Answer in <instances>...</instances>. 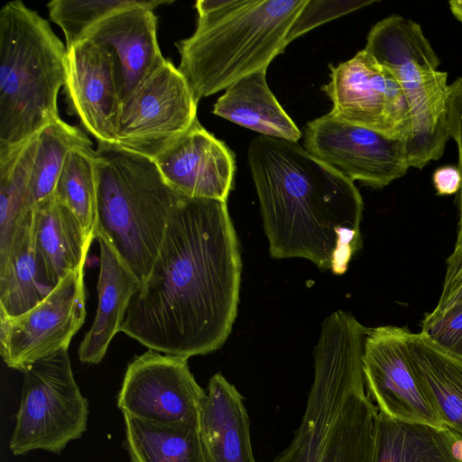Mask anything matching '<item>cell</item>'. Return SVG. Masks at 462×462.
<instances>
[{
  "label": "cell",
  "instance_id": "6da1fadb",
  "mask_svg": "<svg viewBox=\"0 0 462 462\" xmlns=\"http://www.w3.org/2000/svg\"><path fill=\"white\" fill-rule=\"evenodd\" d=\"M241 269L226 201L181 194L121 332L149 350L187 359L217 350L236 317Z\"/></svg>",
  "mask_w": 462,
  "mask_h": 462
},
{
  "label": "cell",
  "instance_id": "7a4b0ae2",
  "mask_svg": "<svg viewBox=\"0 0 462 462\" xmlns=\"http://www.w3.org/2000/svg\"><path fill=\"white\" fill-rule=\"evenodd\" d=\"M247 155L271 256L345 273L361 246L364 202L354 181L295 142L260 135Z\"/></svg>",
  "mask_w": 462,
  "mask_h": 462
},
{
  "label": "cell",
  "instance_id": "3957f363",
  "mask_svg": "<svg viewBox=\"0 0 462 462\" xmlns=\"http://www.w3.org/2000/svg\"><path fill=\"white\" fill-rule=\"evenodd\" d=\"M369 331L343 310L323 321L301 422L272 462H374L378 409L365 392L363 372Z\"/></svg>",
  "mask_w": 462,
  "mask_h": 462
},
{
  "label": "cell",
  "instance_id": "277c9868",
  "mask_svg": "<svg viewBox=\"0 0 462 462\" xmlns=\"http://www.w3.org/2000/svg\"><path fill=\"white\" fill-rule=\"evenodd\" d=\"M308 0H199L194 33L176 43L196 100L267 69Z\"/></svg>",
  "mask_w": 462,
  "mask_h": 462
},
{
  "label": "cell",
  "instance_id": "5b68a950",
  "mask_svg": "<svg viewBox=\"0 0 462 462\" xmlns=\"http://www.w3.org/2000/svg\"><path fill=\"white\" fill-rule=\"evenodd\" d=\"M95 159V238L103 236L141 283L151 273L181 194L165 180L149 157L99 143Z\"/></svg>",
  "mask_w": 462,
  "mask_h": 462
},
{
  "label": "cell",
  "instance_id": "8992f818",
  "mask_svg": "<svg viewBox=\"0 0 462 462\" xmlns=\"http://www.w3.org/2000/svg\"><path fill=\"white\" fill-rule=\"evenodd\" d=\"M67 49L47 20L21 1L0 10V154L59 118Z\"/></svg>",
  "mask_w": 462,
  "mask_h": 462
},
{
  "label": "cell",
  "instance_id": "52a82bcc",
  "mask_svg": "<svg viewBox=\"0 0 462 462\" xmlns=\"http://www.w3.org/2000/svg\"><path fill=\"white\" fill-rule=\"evenodd\" d=\"M399 82L411 115L412 136L404 143L410 167L423 168L439 159L449 135L448 73L438 70L439 60L414 21L391 15L370 30L364 49Z\"/></svg>",
  "mask_w": 462,
  "mask_h": 462
},
{
  "label": "cell",
  "instance_id": "ba28073f",
  "mask_svg": "<svg viewBox=\"0 0 462 462\" xmlns=\"http://www.w3.org/2000/svg\"><path fill=\"white\" fill-rule=\"evenodd\" d=\"M9 442L14 455L42 449L60 453L87 429L88 402L78 386L68 349L31 365Z\"/></svg>",
  "mask_w": 462,
  "mask_h": 462
},
{
  "label": "cell",
  "instance_id": "9c48e42d",
  "mask_svg": "<svg viewBox=\"0 0 462 462\" xmlns=\"http://www.w3.org/2000/svg\"><path fill=\"white\" fill-rule=\"evenodd\" d=\"M198 103L178 67L165 60L122 101L116 145L153 160L198 119Z\"/></svg>",
  "mask_w": 462,
  "mask_h": 462
},
{
  "label": "cell",
  "instance_id": "30bf717a",
  "mask_svg": "<svg viewBox=\"0 0 462 462\" xmlns=\"http://www.w3.org/2000/svg\"><path fill=\"white\" fill-rule=\"evenodd\" d=\"M331 68L323 90L334 116L407 143L412 121L405 95L394 76L365 50Z\"/></svg>",
  "mask_w": 462,
  "mask_h": 462
},
{
  "label": "cell",
  "instance_id": "8fae6325",
  "mask_svg": "<svg viewBox=\"0 0 462 462\" xmlns=\"http://www.w3.org/2000/svg\"><path fill=\"white\" fill-rule=\"evenodd\" d=\"M86 317L84 265L66 275L40 303L18 315L0 313V354L21 372L68 349Z\"/></svg>",
  "mask_w": 462,
  "mask_h": 462
},
{
  "label": "cell",
  "instance_id": "7c38bea8",
  "mask_svg": "<svg viewBox=\"0 0 462 462\" xmlns=\"http://www.w3.org/2000/svg\"><path fill=\"white\" fill-rule=\"evenodd\" d=\"M305 150L342 176L382 189L405 175L402 140L353 125L328 113L307 124Z\"/></svg>",
  "mask_w": 462,
  "mask_h": 462
},
{
  "label": "cell",
  "instance_id": "4fadbf2b",
  "mask_svg": "<svg viewBox=\"0 0 462 462\" xmlns=\"http://www.w3.org/2000/svg\"><path fill=\"white\" fill-rule=\"evenodd\" d=\"M206 395L188 359L148 350L127 365L117 405L129 414L162 424H199Z\"/></svg>",
  "mask_w": 462,
  "mask_h": 462
},
{
  "label": "cell",
  "instance_id": "5bb4252c",
  "mask_svg": "<svg viewBox=\"0 0 462 462\" xmlns=\"http://www.w3.org/2000/svg\"><path fill=\"white\" fill-rule=\"evenodd\" d=\"M404 327L370 328L363 353V372L370 399L378 411L406 423L445 429L406 354Z\"/></svg>",
  "mask_w": 462,
  "mask_h": 462
},
{
  "label": "cell",
  "instance_id": "9a60e30c",
  "mask_svg": "<svg viewBox=\"0 0 462 462\" xmlns=\"http://www.w3.org/2000/svg\"><path fill=\"white\" fill-rule=\"evenodd\" d=\"M66 65L63 88L69 113L79 118L97 143L116 144L121 97L113 54L82 39L67 50Z\"/></svg>",
  "mask_w": 462,
  "mask_h": 462
},
{
  "label": "cell",
  "instance_id": "2e32d148",
  "mask_svg": "<svg viewBox=\"0 0 462 462\" xmlns=\"http://www.w3.org/2000/svg\"><path fill=\"white\" fill-rule=\"evenodd\" d=\"M234 152L197 119L155 162L165 180L179 193L226 201L236 172Z\"/></svg>",
  "mask_w": 462,
  "mask_h": 462
},
{
  "label": "cell",
  "instance_id": "e0dca14e",
  "mask_svg": "<svg viewBox=\"0 0 462 462\" xmlns=\"http://www.w3.org/2000/svg\"><path fill=\"white\" fill-rule=\"evenodd\" d=\"M169 0H149L147 4L116 12L92 26L82 39L111 51L117 69L122 101L166 59L157 40V17L153 10Z\"/></svg>",
  "mask_w": 462,
  "mask_h": 462
},
{
  "label": "cell",
  "instance_id": "ac0fdd59",
  "mask_svg": "<svg viewBox=\"0 0 462 462\" xmlns=\"http://www.w3.org/2000/svg\"><path fill=\"white\" fill-rule=\"evenodd\" d=\"M199 430L206 462H256L244 398L220 373L208 382Z\"/></svg>",
  "mask_w": 462,
  "mask_h": 462
},
{
  "label": "cell",
  "instance_id": "d6986e66",
  "mask_svg": "<svg viewBox=\"0 0 462 462\" xmlns=\"http://www.w3.org/2000/svg\"><path fill=\"white\" fill-rule=\"evenodd\" d=\"M34 241L41 281L51 289L85 265L92 240L74 213L52 195L33 208Z\"/></svg>",
  "mask_w": 462,
  "mask_h": 462
},
{
  "label": "cell",
  "instance_id": "ffe728a7",
  "mask_svg": "<svg viewBox=\"0 0 462 462\" xmlns=\"http://www.w3.org/2000/svg\"><path fill=\"white\" fill-rule=\"evenodd\" d=\"M96 238L100 249L97 310L79 347V360L88 365L100 363L113 337L121 332L128 305L139 284L111 245L101 236Z\"/></svg>",
  "mask_w": 462,
  "mask_h": 462
},
{
  "label": "cell",
  "instance_id": "44dd1931",
  "mask_svg": "<svg viewBox=\"0 0 462 462\" xmlns=\"http://www.w3.org/2000/svg\"><path fill=\"white\" fill-rule=\"evenodd\" d=\"M405 354L443 426L462 440V359L410 330Z\"/></svg>",
  "mask_w": 462,
  "mask_h": 462
},
{
  "label": "cell",
  "instance_id": "7402d4cb",
  "mask_svg": "<svg viewBox=\"0 0 462 462\" xmlns=\"http://www.w3.org/2000/svg\"><path fill=\"white\" fill-rule=\"evenodd\" d=\"M212 112L262 135L295 143L302 136L269 88L266 69L253 72L229 86Z\"/></svg>",
  "mask_w": 462,
  "mask_h": 462
},
{
  "label": "cell",
  "instance_id": "603a6c76",
  "mask_svg": "<svg viewBox=\"0 0 462 462\" xmlns=\"http://www.w3.org/2000/svg\"><path fill=\"white\" fill-rule=\"evenodd\" d=\"M374 462H462V440L447 428L402 422L378 411Z\"/></svg>",
  "mask_w": 462,
  "mask_h": 462
},
{
  "label": "cell",
  "instance_id": "cb8c5ba5",
  "mask_svg": "<svg viewBox=\"0 0 462 462\" xmlns=\"http://www.w3.org/2000/svg\"><path fill=\"white\" fill-rule=\"evenodd\" d=\"M51 291L39 274L32 208L18 225L6 250L0 254V313L18 316Z\"/></svg>",
  "mask_w": 462,
  "mask_h": 462
},
{
  "label": "cell",
  "instance_id": "d4e9b609",
  "mask_svg": "<svg viewBox=\"0 0 462 462\" xmlns=\"http://www.w3.org/2000/svg\"><path fill=\"white\" fill-rule=\"evenodd\" d=\"M123 415L131 462H206L199 424H162Z\"/></svg>",
  "mask_w": 462,
  "mask_h": 462
},
{
  "label": "cell",
  "instance_id": "484cf974",
  "mask_svg": "<svg viewBox=\"0 0 462 462\" xmlns=\"http://www.w3.org/2000/svg\"><path fill=\"white\" fill-rule=\"evenodd\" d=\"M90 145L92 142L79 128L60 117L41 129L28 187V211L53 194L68 153L76 147Z\"/></svg>",
  "mask_w": 462,
  "mask_h": 462
},
{
  "label": "cell",
  "instance_id": "4316f807",
  "mask_svg": "<svg viewBox=\"0 0 462 462\" xmlns=\"http://www.w3.org/2000/svg\"><path fill=\"white\" fill-rule=\"evenodd\" d=\"M37 134L0 154V254L6 250L18 225L30 211L26 201Z\"/></svg>",
  "mask_w": 462,
  "mask_h": 462
},
{
  "label": "cell",
  "instance_id": "83f0119b",
  "mask_svg": "<svg viewBox=\"0 0 462 462\" xmlns=\"http://www.w3.org/2000/svg\"><path fill=\"white\" fill-rule=\"evenodd\" d=\"M97 177L92 145L72 149L67 155L53 196L68 207L93 241L97 224Z\"/></svg>",
  "mask_w": 462,
  "mask_h": 462
},
{
  "label": "cell",
  "instance_id": "f1b7e54d",
  "mask_svg": "<svg viewBox=\"0 0 462 462\" xmlns=\"http://www.w3.org/2000/svg\"><path fill=\"white\" fill-rule=\"evenodd\" d=\"M149 0H53L47 4L51 20L66 38V49L79 42L96 23L108 15Z\"/></svg>",
  "mask_w": 462,
  "mask_h": 462
},
{
  "label": "cell",
  "instance_id": "f546056e",
  "mask_svg": "<svg viewBox=\"0 0 462 462\" xmlns=\"http://www.w3.org/2000/svg\"><path fill=\"white\" fill-rule=\"evenodd\" d=\"M420 333L449 354L462 359V309L450 312L432 310L420 322Z\"/></svg>",
  "mask_w": 462,
  "mask_h": 462
},
{
  "label": "cell",
  "instance_id": "4dcf8cb0",
  "mask_svg": "<svg viewBox=\"0 0 462 462\" xmlns=\"http://www.w3.org/2000/svg\"><path fill=\"white\" fill-rule=\"evenodd\" d=\"M374 1H318L308 0L304 8L294 22L288 34V43L306 32L333 20L338 16L351 13L373 4Z\"/></svg>",
  "mask_w": 462,
  "mask_h": 462
},
{
  "label": "cell",
  "instance_id": "1f68e13d",
  "mask_svg": "<svg viewBox=\"0 0 462 462\" xmlns=\"http://www.w3.org/2000/svg\"><path fill=\"white\" fill-rule=\"evenodd\" d=\"M447 122L448 135L457 143V168L461 175V186L457 197L458 222L454 249L462 250V77L449 85L447 101Z\"/></svg>",
  "mask_w": 462,
  "mask_h": 462
},
{
  "label": "cell",
  "instance_id": "d6a6232c",
  "mask_svg": "<svg viewBox=\"0 0 462 462\" xmlns=\"http://www.w3.org/2000/svg\"><path fill=\"white\" fill-rule=\"evenodd\" d=\"M462 309V250L453 249L447 259L443 286L434 310L450 312Z\"/></svg>",
  "mask_w": 462,
  "mask_h": 462
},
{
  "label": "cell",
  "instance_id": "836d02e7",
  "mask_svg": "<svg viewBox=\"0 0 462 462\" xmlns=\"http://www.w3.org/2000/svg\"><path fill=\"white\" fill-rule=\"evenodd\" d=\"M432 180L439 195H452L459 191L461 186L460 171L455 166L445 165L434 171Z\"/></svg>",
  "mask_w": 462,
  "mask_h": 462
},
{
  "label": "cell",
  "instance_id": "e575fe53",
  "mask_svg": "<svg viewBox=\"0 0 462 462\" xmlns=\"http://www.w3.org/2000/svg\"><path fill=\"white\" fill-rule=\"evenodd\" d=\"M448 5L452 14L462 23V0H452Z\"/></svg>",
  "mask_w": 462,
  "mask_h": 462
}]
</instances>
